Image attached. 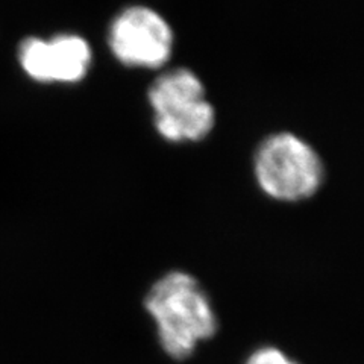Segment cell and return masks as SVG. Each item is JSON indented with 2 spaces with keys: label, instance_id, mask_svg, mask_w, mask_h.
<instances>
[{
  "label": "cell",
  "instance_id": "cell-2",
  "mask_svg": "<svg viewBox=\"0 0 364 364\" xmlns=\"http://www.w3.org/2000/svg\"><path fill=\"white\" fill-rule=\"evenodd\" d=\"M254 173L266 196L289 203L313 198L325 181L321 156L290 132L273 134L258 146Z\"/></svg>",
  "mask_w": 364,
  "mask_h": 364
},
{
  "label": "cell",
  "instance_id": "cell-3",
  "mask_svg": "<svg viewBox=\"0 0 364 364\" xmlns=\"http://www.w3.org/2000/svg\"><path fill=\"white\" fill-rule=\"evenodd\" d=\"M158 134L172 143L207 139L215 124V111L205 87L188 68L159 75L147 91Z\"/></svg>",
  "mask_w": 364,
  "mask_h": 364
},
{
  "label": "cell",
  "instance_id": "cell-1",
  "mask_svg": "<svg viewBox=\"0 0 364 364\" xmlns=\"http://www.w3.org/2000/svg\"><path fill=\"white\" fill-rule=\"evenodd\" d=\"M144 309L155 322L159 346L176 361L190 358L219 331L207 291L187 272L173 270L156 279L146 294Z\"/></svg>",
  "mask_w": 364,
  "mask_h": 364
},
{
  "label": "cell",
  "instance_id": "cell-6",
  "mask_svg": "<svg viewBox=\"0 0 364 364\" xmlns=\"http://www.w3.org/2000/svg\"><path fill=\"white\" fill-rule=\"evenodd\" d=\"M245 364H299L279 348L263 346L247 357Z\"/></svg>",
  "mask_w": 364,
  "mask_h": 364
},
{
  "label": "cell",
  "instance_id": "cell-5",
  "mask_svg": "<svg viewBox=\"0 0 364 364\" xmlns=\"http://www.w3.org/2000/svg\"><path fill=\"white\" fill-rule=\"evenodd\" d=\"M93 53L85 38L60 33L50 40L29 37L18 48V63L25 73L41 84H76L87 76Z\"/></svg>",
  "mask_w": 364,
  "mask_h": 364
},
{
  "label": "cell",
  "instance_id": "cell-4",
  "mask_svg": "<svg viewBox=\"0 0 364 364\" xmlns=\"http://www.w3.org/2000/svg\"><path fill=\"white\" fill-rule=\"evenodd\" d=\"M108 44L116 60L128 67L159 68L173 50V32L156 11L129 6L114 17Z\"/></svg>",
  "mask_w": 364,
  "mask_h": 364
}]
</instances>
